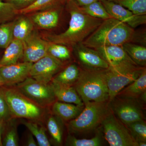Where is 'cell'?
Listing matches in <instances>:
<instances>
[{
    "mask_svg": "<svg viewBox=\"0 0 146 146\" xmlns=\"http://www.w3.org/2000/svg\"><path fill=\"white\" fill-rule=\"evenodd\" d=\"M65 5L70 17L68 29L59 34L47 35L45 38L51 43L72 48L82 43L104 20L94 18L84 13L75 0H67Z\"/></svg>",
    "mask_w": 146,
    "mask_h": 146,
    "instance_id": "1",
    "label": "cell"
},
{
    "mask_svg": "<svg viewBox=\"0 0 146 146\" xmlns=\"http://www.w3.org/2000/svg\"><path fill=\"white\" fill-rule=\"evenodd\" d=\"M139 33L127 25L110 18L104 20L101 24L82 44L96 49L111 46H122L127 42L137 44Z\"/></svg>",
    "mask_w": 146,
    "mask_h": 146,
    "instance_id": "2",
    "label": "cell"
},
{
    "mask_svg": "<svg viewBox=\"0 0 146 146\" xmlns=\"http://www.w3.org/2000/svg\"><path fill=\"white\" fill-rule=\"evenodd\" d=\"M74 88L84 104L109 101V91L106 70L81 69Z\"/></svg>",
    "mask_w": 146,
    "mask_h": 146,
    "instance_id": "3",
    "label": "cell"
},
{
    "mask_svg": "<svg viewBox=\"0 0 146 146\" xmlns=\"http://www.w3.org/2000/svg\"><path fill=\"white\" fill-rule=\"evenodd\" d=\"M110 110L109 101L86 103L81 113L68 123V130L75 134L93 131L101 125Z\"/></svg>",
    "mask_w": 146,
    "mask_h": 146,
    "instance_id": "4",
    "label": "cell"
},
{
    "mask_svg": "<svg viewBox=\"0 0 146 146\" xmlns=\"http://www.w3.org/2000/svg\"><path fill=\"white\" fill-rule=\"evenodd\" d=\"M0 93L4 98L11 115L32 121H40L44 115V108L29 99L16 87L0 88Z\"/></svg>",
    "mask_w": 146,
    "mask_h": 146,
    "instance_id": "5",
    "label": "cell"
},
{
    "mask_svg": "<svg viewBox=\"0 0 146 146\" xmlns=\"http://www.w3.org/2000/svg\"><path fill=\"white\" fill-rule=\"evenodd\" d=\"M145 68L138 66L134 63H128L114 67L109 66L106 69L109 102L125 86L138 78Z\"/></svg>",
    "mask_w": 146,
    "mask_h": 146,
    "instance_id": "6",
    "label": "cell"
},
{
    "mask_svg": "<svg viewBox=\"0 0 146 146\" xmlns=\"http://www.w3.org/2000/svg\"><path fill=\"white\" fill-rule=\"evenodd\" d=\"M101 125L104 137L110 145L138 146L127 127L115 116L110 109Z\"/></svg>",
    "mask_w": 146,
    "mask_h": 146,
    "instance_id": "7",
    "label": "cell"
},
{
    "mask_svg": "<svg viewBox=\"0 0 146 146\" xmlns=\"http://www.w3.org/2000/svg\"><path fill=\"white\" fill-rule=\"evenodd\" d=\"M143 104L139 100L117 96L109 102L111 111L125 125L145 119Z\"/></svg>",
    "mask_w": 146,
    "mask_h": 146,
    "instance_id": "8",
    "label": "cell"
},
{
    "mask_svg": "<svg viewBox=\"0 0 146 146\" xmlns=\"http://www.w3.org/2000/svg\"><path fill=\"white\" fill-rule=\"evenodd\" d=\"M15 87L25 96L44 108L55 102L54 93L50 83H41L29 76L16 84Z\"/></svg>",
    "mask_w": 146,
    "mask_h": 146,
    "instance_id": "9",
    "label": "cell"
},
{
    "mask_svg": "<svg viewBox=\"0 0 146 146\" xmlns=\"http://www.w3.org/2000/svg\"><path fill=\"white\" fill-rule=\"evenodd\" d=\"M63 62L47 54L33 64L29 76L41 83L48 84L63 68Z\"/></svg>",
    "mask_w": 146,
    "mask_h": 146,
    "instance_id": "10",
    "label": "cell"
},
{
    "mask_svg": "<svg viewBox=\"0 0 146 146\" xmlns=\"http://www.w3.org/2000/svg\"><path fill=\"white\" fill-rule=\"evenodd\" d=\"M24 62L34 63L48 54L49 42L42 39L35 31L23 42Z\"/></svg>",
    "mask_w": 146,
    "mask_h": 146,
    "instance_id": "11",
    "label": "cell"
},
{
    "mask_svg": "<svg viewBox=\"0 0 146 146\" xmlns=\"http://www.w3.org/2000/svg\"><path fill=\"white\" fill-rule=\"evenodd\" d=\"M76 57L82 69L86 70H106L109 65L96 50L82 43L72 47Z\"/></svg>",
    "mask_w": 146,
    "mask_h": 146,
    "instance_id": "12",
    "label": "cell"
},
{
    "mask_svg": "<svg viewBox=\"0 0 146 146\" xmlns=\"http://www.w3.org/2000/svg\"><path fill=\"white\" fill-rule=\"evenodd\" d=\"M106 9L112 18L135 29L146 23V15H136L131 11L113 1H102Z\"/></svg>",
    "mask_w": 146,
    "mask_h": 146,
    "instance_id": "13",
    "label": "cell"
},
{
    "mask_svg": "<svg viewBox=\"0 0 146 146\" xmlns=\"http://www.w3.org/2000/svg\"><path fill=\"white\" fill-rule=\"evenodd\" d=\"M33 64L24 61L0 67V77L4 85L12 86L23 81L29 76Z\"/></svg>",
    "mask_w": 146,
    "mask_h": 146,
    "instance_id": "14",
    "label": "cell"
},
{
    "mask_svg": "<svg viewBox=\"0 0 146 146\" xmlns=\"http://www.w3.org/2000/svg\"><path fill=\"white\" fill-rule=\"evenodd\" d=\"M32 13L30 19L33 24L40 28L50 29L56 28L60 22L63 5Z\"/></svg>",
    "mask_w": 146,
    "mask_h": 146,
    "instance_id": "15",
    "label": "cell"
},
{
    "mask_svg": "<svg viewBox=\"0 0 146 146\" xmlns=\"http://www.w3.org/2000/svg\"><path fill=\"white\" fill-rule=\"evenodd\" d=\"M95 50L107 62L109 67H114L126 63H134L122 46H107L100 47Z\"/></svg>",
    "mask_w": 146,
    "mask_h": 146,
    "instance_id": "16",
    "label": "cell"
},
{
    "mask_svg": "<svg viewBox=\"0 0 146 146\" xmlns=\"http://www.w3.org/2000/svg\"><path fill=\"white\" fill-rule=\"evenodd\" d=\"M117 96L139 100L143 103H145L146 68H144L138 78L124 88L121 91L119 92Z\"/></svg>",
    "mask_w": 146,
    "mask_h": 146,
    "instance_id": "17",
    "label": "cell"
},
{
    "mask_svg": "<svg viewBox=\"0 0 146 146\" xmlns=\"http://www.w3.org/2000/svg\"><path fill=\"white\" fill-rule=\"evenodd\" d=\"M50 83L52 86L56 100H57L58 101L81 106H84V104L74 86L63 85L53 81Z\"/></svg>",
    "mask_w": 146,
    "mask_h": 146,
    "instance_id": "18",
    "label": "cell"
},
{
    "mask_svg": "<svg viewBox=\"0 0 146 146\" xmlns=\"http://www.w3.org/2000/svg\"><path fill=\"white\" fill-rule=\"evenodd\" d=\"M52 111L55 116L63 121H70L76 117L83 110L84 106L60 101L53 104Z\"/></svg>",
    "mask_w": 146,
    "mask_h": 146,
    "instance_id": "19",
    "label": "cell"
},
{
    "mask_svg": "<svg viewBox=\"0 0 146 146\" xmlns=\"http://www.w3.org/2000/svg\"><path fill=\"white\" fill-rule=\"evenodd\" d=\"M23 47L21 41L13 39L5 48L2 57L0 59V67L18 63L23 58Z\"/></svg>",
    "mask_w": 146,
    "mask_h": 146,
    "instance_id": "20",
    "label": "cell"
},
{
    "mask_svg": "<svg viewBox=\"0 0 146 146\" xmlns=\"http://www.w3.org/2000/svg\"><path fill=\"white\" fill-rule=\"evenodd\" d=\"M81 70L78 65L72 63L59 71L52 81L63 85L73 86L78 79Z\"/></svg>",
    "mask_w": 146,
    "mask_h": 146,
    "instance_id": "21",
    "label": "cell"
},
{
    "mask_svg": "<svg viewBox=\"0 0 146 146\" xmlns=\"http://www.w3.org/2000/svg\"><path fill=\"white\" fill-rule=\"evenodd\" d=\"M14 21L13 39L23 42L34 30V24L30 18L22 15Z\"/></svg>",
    "mask_w": 146,
    "mask_h": 146,
    "instance_id": "22",
    "label": "cell"
},
{
    "mask_svg": "<svg viewBox=\"0 0 146 146\" xmlns=\"http://www.w3.org/2000/svg\"><path fill=\"white\" fill-rule=\"evenodd\" d=\"M128 56L136 65L146 67V47L133 42H127L122 46Z\"/></svg>",
    "mask_w": 146,
    "mask_h": 146,
    "instance_id": "23",
    "label": "cell"
},
{
    "mask_svg": "<svg viewBox=\"0 0 146 146\" xmlns=\"http://www.w3.org/2000/svg\"><path fill=\"white\" fill-rule=\"evenodd\" d=\"M63 5L61 0H36L27 7L17 10L18 15H25Z\"/></svg>",
    "mask_w": 146,
    "mask_h": 146,
    "instance_id": "24",
    "label": "cell"
},
{
    "mask_svg": "<svg viewBox=\"0 0 146 146\" xmlns=\"http://www.w3.org/2000/svg\"><path fill=\"white\" fill-rule=\"evenodd\" d=\"M63 121L56 116H50L47 122V128L54 143L57 145L62 143L63 130Z\"/></svg>",
    "mask_w": 146,
    "mask_h": 146,
    "instance_id": "25",
    "label": "cell"
},
{
    "mask_svg": "<svg viewBox=\"0 0 146 146\" xmlns=\"http://www.w3.org/2000/svg\"><path fill=\"white\" fill-rule=\"evenodd\" d=\"M80 7L83 12L94 18L103 20L112 18L100 1L94 2L87 5Z\"/></svg>",
    "mask_w": 146,
    "mask_h": 146,
    "instance_id": "26",
    "label": "cell"
},
{
    "mask_svg": "<svg viewBox=\"0 0 146 146\" xmlns=\"http://www.w3.org/2000/svg\"><path fill=\"white\" fill-rule=\"evenodd\" d=\"M24 125L35 136L38 145L50 146L51 145L46 132V129L43 126L34 121H26Z\"/></svg>",
    "mask_w": 146,
    "mask_h": 146,
    "instance_id": "27",
    "label": "cell"
},
{
    "mask_svg": "<svg viewBox=\"0 0 146 146\" xmlns=\"http://www.w3.org/2000/svg\"><path fill=\"white\" fill-rule=\"evenodd\" d=\"M103 135V134H102ZM100 133L91 138L78 139L70 134H68L65 145L70 146H100L102 145L103 135Z\"/></svg>",
    "mask_w": 146,
    "mask_h": 146,
    "instance_id": "28",
    "label": "cell"
},
{
    "mask_svg": "<svg viewBox=\"0 0 146 146\" xmlns=\"http://www.w3.org/2000/svg\"><path fill=\"white\" fill-rule=\"evenodd\" d=\"M138 144L146 142V123L145 120L136 121L125 125Z\"/></svg>",
    "mask_w": 146,
    "mask_h": 146,
    "instance_id": "29",
    "label": "cell"
},
{
    "mask_svg": "<svg viewBox=\"0 0 146 146\" xmlns=\"http://www.w3.org/2000/svg\"><path fill=\"white\" fill-rule=\"evenodd\" d=\"M136 15H146V0H113Z\"/></svg>",
    "mask_w": 146,
    "mask_h": 146,
    "instance_id": "30",
    "label": "cell"
},
{
    "mask_svg": "<svg viewBox=\"0 0 146 146\" xmlns=\"http://www.w3.org/2000/svg\"><path fill=\"white\" fill-rule=\"evenodd\" d=\"M48 54L63 62L69 60L71 57V51L69 47L50 42L48 46Z\"/></svg>",
    "mask_w": 146,
    "mask_h": 146,
    "instance_id": "31",
    "label": "cell"
},
{
    "mask_svg": "<svg viewBox=\"0 0 146 146\" xmlns=\"http://www.w3.org/2000/svg\"><path fill=\"white\" fill-rule=\"evenodd\" d=\"M14 21L0 24V48L5 49L13 39Z\"/></svg>",
    "mask_w": 146,
    "mask_h": 146,
    "instance_id": "32",
    "label": "cell"
},
{
    "mask_svg": "<svg viewBox=\"0 0 146 146\" xmlns=\"http://www.w3.org/2000/svg\"><path fill=\"white\" fill-rule=\"evenodd\" d=\"M17 15V9L12 4L0 0V24L11 21Z\"/></svg>",
    "mask_w": 146,
    "mask_h": 146,
    "instance_id": "33",
    "label": "cell"
},
{
    "mask_svg": "<svg viewBox=\"0 0 146 146\" xmlns=\"http://www.w3.org/2000/svg\"><path fill=\"white\" fill-rule=\"evenodd\" d=\"M3 146H17L18 145V133L16 127L13 125L6 134L2 142Z\"/></svg>",
    "mask_w": 146,
    "mask_h": 146,
    "instance_id": "34",
    "label": "cell"
},
{
    "mask_svg": "<svg viewBox=\"0 0 146 146\" xmlns=\"http://www.w3.org/2000/svg\"><path fill=\"white\" fill-rule=\"evenodd\" d=\"M12 116L4 98L0 93V120L7 121Z\"/></svg>",
    "mask_w": 146,
    "mask_h": 146,
    "instance_id": "35",
    "label": "cell"
},
{
    "mask_svg": "<svg viewBox=\"0 0 146 146\" xmlns=\"http://www.w3.org/2000/svg\"><path fill=\"white\" fill-rule=\"evenodd\" d=\"M5 1L12 4L17 10L27 7L36 0H3Z\"/></svg>",
    "mask_w": 146,
    "mask_h": 146,
    "instance_id": "36",
    "label": "cell"
},
{
    "mask_svg": "<svg viewBox=\"0 0 146 146\" xmlns=\"http://www.w3.org/2000/svg\"><path fill=\"white\" fill-rule=\"evenodd\" d=\"M76 3L78 4L80 6H83L87 5L89 4L94 2L98 1H104V0H75ZM107 1H113V0H107Z\"/></svg>",
    "mask_w": 146,
    "mask_h": 146,
    "instance_id": "37",
    "label": "cell"
},
{
    "mask_svg": "<svg viewBox=\"0 0 146 146\" xmlns=\"http://www.w3.org/2000/svg\"><path fill=\"white\" fill-rule=\"evenodd\" d=\"M27 145L28 146H36L38 145L36 143V141L33 138V135L30 134L28 137L27 140Z\"/></svg>",
    "mask_w": 146,
    "mask_h": 146,
    "instance_id": "38",
    "label": "cell"
},
{
    "mask_svg": "<svg viewBox=\"0 0 146 146\" xmlns=\"http://www.w3.org/2000/svg\"><path fill=\"white\" fill-rule=\"evenodd\" d=\"M3 146L2 141V125L0 120V146Z\"/></svg>",
    "mask_w": 146,
    "mask_h": 146,
    "instance_id": "39",
    "label": "cell"
},
{
    "mask_svg": "<svg viewBox=\"0 0 146 146\" xmlns=\"http://www.w3.org/2000/svg\"><path fill=\"white\" fill-rule=\"evenodd\" d=\"M4 86V84L1 78L0 77V86Z\"/></svg>",
    "mask_w": 146,
    "mask_h": 146,
    "instance_id": "40",
    "label": "cell"
},
{
    "mask_svg": "<svg viewBox=\"0 0 146 146\" xmlns=\"http://www.w3.org/2000/svg\"><path fill=\"white\" fill-rule=\"evenodd\" d=\"M67 1V0H61V2H62V3H63V4L65 5V3H66Z\"/></svg>",
    "mask_w": 146,
    "mask_h": 146,
    "instance_id": "41",
    "label": "cell"
}]
</instances>
